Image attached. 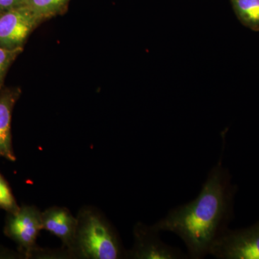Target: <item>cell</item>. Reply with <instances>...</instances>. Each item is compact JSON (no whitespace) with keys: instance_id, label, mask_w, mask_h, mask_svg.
<instances>
[{"instance_id":"cell-6","label":"cell","mask_w":259,"mask_h":259,"mask_svg":"<svg viewBox=\"0 0 259 259\" xmlns=\"http://www.w3.org/2000/svg\"><path fill=\"white\" fill-rule=\"evenodd\" d=\"M41 214L34 206H25L12 213L8 221L7 232L28 255L35 250L37 236L42 230Z\"/></svg>"},{"instance_id":"cell-3","label":"cell","mask_w":259,"mask_h":259,"mask_svg":"<svg viewBox=\"0 0 259 259\" xmlns=\"http://www.w3.org/2000/svg\"><path fill=\"white\" fill-rule=\"evenodd\" d=\"M209 255L219 259H259V221L246 228H228L214 242Z\"/></svg>"},{"instance_id":"cell-2","label":"cell","mask_w":259,"mask_h":259,"mask_svg":"<svg viewBox=\"0 0 259 259\" xmlns=\"http://www.w3.org/2000/svg\"><path fill=\"white\" fill-rule=\"evenodd\" d=\"M72 254L90 259L126 258L120 238L105 218L92 209H81Z\"/></svg>"},{"instance_id":"cell-11","label":"cell","mask_w":259,"mask_h":259,"mask_svg":"<svg viewBox=\"0 0 259 259\" xmlns=\"http://www.w3.org/2000/svg\"><path fill=\"white\" fill-rule=\"evenodd\" d=\"M0 207L10 211L11 213L16 212L19 209L9 186L1 175H0Z\"/></svg>"},{"instance_id":"cell-8","label":"cell","mask_w":259,"mask_h":259,"mask_svg":"<svg viewBox=\"0 0 259 259\" xmlns=\"http://www.w3.org/2000/svg\"><path fill=\"white\" fill-rule=\"evenodd\" d=\"M18 93L3 91L0 93V156L15 161L12 147L11 120L12 112Z\"/></svg>"},{"instance_id":"cell-7","label":"cell","mask_w":259,"mask_h":259,"mask_svg":"<svg viewBox=\"0 0 259 259\" xmlns=\"http://www.w3.org/2000/svg\"><path fill=\"white\" fill-rule=\"evenodd\" d=\"M42 230L57 236L63 244L73 253L77 228V218L66 207H52L42 212Z\"/></svg>"},{"instance_id":"cell-9","label":"cell","mask_w":259,"mask_h":259,"mask_svg":"<svg viewBox=\"0 0 259 259\" xmlns=\"http://www.w3.org/2000/svg\"><path fill=\"white\" fill-rule=\"evenodd\" d=\"M232 8L242 25L259 31V0H230Z\"/></svg>"},{"instance_id":"cell-13","label":"cell","mask_w":259,"mask_h":259,"mask_svg":"<svg viewBox=\"0 0 259 259\" xmlns=\"http://www.w3.org/2000/svg\"><path fill=\"white\" fill-rule=\"evenodd\" d=\"M28 5V0H0V14Z\"/></svg>"},{"instance_id":"cell-4","label":"cell","mask_w":259,"mask_h":259,"mask_svg":"<svg viewBox=\"0 0 259 259\" xmlns=\"http://www.w3.org/2000/svg\"><path fill=\"white\" fill-rule=\"evenodd\" d=\"M42 20L28 5L0 14V48L23 49L32 30Z\"/></svg>"},{"instance_id":"cell-12","label":"cell","mask_w":259,"mask_h":259,"mask_svg":"<svg viewBox=\"0 0 259 259\" xmlns=\"http://www.w3.org/2000/svg\"><path fill=\"white\" fill-rule=\"evenodd\" d=\"M22 51L23 49L8 50L0 48V90L3 86L5 75L8 72V69Z\"/></svg>"},{"instance_id":"cell-10","label":"cell","mask_w":259,"mask_h":259,"mask_svg":"<svg viewBox=\"0 0 259 259\" xmlns=\"http://www.w3.org/2000/svg\"><path fill=\"white\" fill-rule=\"evenodd\" d=\"M69 0H28V6L40 20L57 14Z\"/></svg>"},{"instance_id":"cell-5","label":"cell","mask_w":259,"mask_h":259,"mask_svg":"<svg viewBox=\"0 0 259 259\" xmlns=\"http://www.w3.org/2000/svg\"><path fill=\"white\" fill-rule=\"evenodd\" d=\"M160 231L141 223L134 228V245L126 252V258L136 259L189 258L180 248L166 244L159 236Z\"/></svg>"},{"instance_id":"cell-1","label":"cell","mask_w":259,"mask_h":259,"mask_svg":"<svg viewBox=\"0 0 259 259\" xmlns=\"http://www.w3.org/2000/svg\"><path fill=\"white\" fill-rule=\"evenodd\" d=\"M236 190L221 157L209 172L198 196L170 210L153 228L180 237L189 258H203L209 255L214 242L229 228Z\"/></svg>"}]
</instances>
